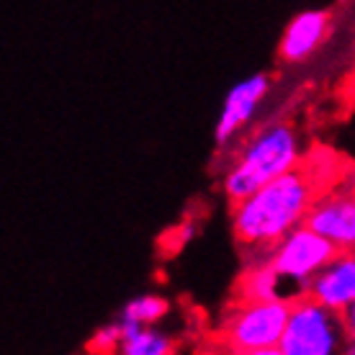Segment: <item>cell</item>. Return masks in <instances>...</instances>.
Returning a JSON list of instances; mask_svg holds the SVG:
<instances>
[{
  "label": "cell",
  "mask_w": 355,
  "mask_h": 355,
  "mask_svg": "<svg viewBox=\"0 0 355 355\" xmlns=\"http://www.w3.org/2000/svg\"><path fill=\"white\" fill-rule=\"evenodd\" d=\"M327 168V162L320 165L309 155L302 165L232 204V232L245 252H266L291 230L306 224L317 196L332 186Z\"/></svg>",
  "instance_id": "cell-1"
},
{
  "label": "cell",
  "mask_w": 355,
  "mask_h": 355,
  "mask_svg": "<svg viewBox=\"0 0 355 355\" xmlns=\"http://www.w3.org/2000/svg\"><path fill=\"white\" fill-rule=\"evenodd\" d=\"M343 314L322 306L309 293L296 296L291 304L288 324L281 338L284 355H343L347 345Z\"/></svg>",
  "instance_id": "cell-4"
},
{
  "label": "cell",
  "mask_w": 355,
  "mask_h": 355,
  "mask_svg": "<svg viewBox=\"0 0 355 355\" xmlns=\"http://www.w3.org/2000/svg\"><path fill=\"white\" fill-rule=\"evenodd\" d=\"M329 31L327 10H302L286 24L284 34L278 39V57L288 64L304 62L317 52Z\"/></svg>",
  "instance_id": "cell-9"
},
{
  "label": "cell",
  "mask_w": 355,
  "mask_h": 355,
  "mask_svg": "<svg viewBox=\"0 0 355 355\" xmlns=\"http://www.w3.org/2000/svg\"><path fill=\"white\" fill-rule=\"evenodd\" d=\"M343 355H355V340L353 338L347 340V345H345V350H343Z\"/></svg>",
  "instance_id": "cell-17"
},
{
  "label": "cell",
  "mask_w": 355,
  "mask_h": 355,
  "mask_svg": "<svg viewBox=\"0 0 355 355\" xmlns=\"http://www.w3.org/2000/svg\"><path fill=\"white\" fill-rule=\"evenodd\" d=\"M124 343V324L116 317L114 322H106L90 335L88 350L93 355H119V347Z\"/></svg>",
  "instance_id": "cell-13"
},
{
  "label": "cell",
  "mask_w": 355,
  "mask_h": 355,
  "mask_svg": "<svg viewBox=\"0 0 355 355\" xmlns=\"http://www.w3.org/2000/svg\"><path fill=\"white\" fill-rule=\"evenodd\" d=\"M338 252L340 250L327 237H322L309 224H302L288 232L284 240L275 242L273 248L268 250V258L281 275L288 299H296L309 291L314 275Z\"/></svg>",
  "instance_id": "cell-5"
},
{
  "label": "cell",
  "mask_w": 355,
  "mask_h": 355,
  "mask_svg": "<svg viewBox=\"0 0 355 355\" xmlns=\"http://www.w3.org/2000/svg\"><path fill=\"white\" fill-rule=\"evenodd\" d=\"M119 355H175V343L165 329L155 327H126Z\"/></svg>",
  "instance_id": "cell-11"
},
{
  "label": "cell",
  "mask_w": 355,
  "mask_h": 355,
  "mask_svg": "<svg viewBox=\"0 0 355 355\" xmlns=\"http://www.w3.org/2000/svg\"><path fill=\"white\" fill-rule=\"evenodd\" d=\"M293 299L250 302L240 299L222 322V345L230 355H245L255 350L278 347L288 324Z\"/></svg>",
  "instance_id": "cell-3"
},
{
  "label": "cell",
  "mask_w": 355,
  "mask_h": 355,
  "mask_svg": "<svg viewBox=\"0 0 355 355\" xmlns=\"http://www.w3.org/2000/svg\"><path fill=\"white\" fill-rule=\"evenodd\" d=\"M245 355H284L281 347H268V350H255V353H245Z\"/></svg>",
  "instance_id": "cell-16"
},
{
  "label": "cell",
  "mask_w": 355,
  "mask_h": 355,
  "mask_svg": "<svg viewBox=\"0 0 355 355\" xmlns=\"http://www.w3.org/2000/svg\"><path fill=\"white\" fill-rule=\"evenodd\" d=\"M170 311V302L160 293H142L134 296L124 304V309L119 314L121 324L126 327H155L160 324Z\"/></svg>",
  "instance_id": "cell-12"
},
{
  "label": "cell",
  "mask_w": 355,
  "mask_h": 355,
  "mask_svg": "<svg viewBox=\"0 0 355 355\" xmlns=\"http://www.w3.org/2000/svg\"><path fill=\"white\" fill-rule=\"evenodd\" d=\"M306 224L327 237L340 252H355V180H340L322 191Z\"/></svg>",
  "instance_id": "cell-6"
},
{
  "label": "cell",
  "mask_w": 355,
  "mask_h": 355,
  "mask_svg": "<svg viewBox=\"0 0 355 355\" xmlns=\"http://www.w3.org/2000/svg\"><path fill=\"white\" fill-rule=\"evenodd\" d=\"M193 234H196V230H193V224H178L175 230H173V242H168L170 248L173 250H180L183 245H188V242L193 240Z\"/></svg>",
  "instance_id": "cell-14"
},
{
  "label": "cell",
  "mask_w": 355,
  "mask_h": 355,
  "mask_svg": "<svg viewBox=\"0 0 355 355\" xmlns=\"http://www.w3.org/2000/svg\"><path fill=\"white\" fill-rule=\"evenodd\" d=\"M343 322H345V329H347V338L355 340V304L350 309L343 311Z\"/></svg>",
  "instance_id": "cell-15"
},
{
  "label": "cell",
  "mask_w": 355,
  "mask_h": 355,
  "mask_svg": "<svg viewBox=\"0 0 355 355\" xmlns=\"http://www.w3.org/2000/svg\"><path fill=\"white\" fill-rule=\"evenodd\" d=\"M268 90H270V78L266 72H255L234 83L222 101V111L214 126V142L219 147L234 142L242 129L255 119L258 108L268 98Z\"/></svg>",
  "instance_id": "cell-7"
},
{
  "label": "cell",
  "mask_w": 355,
  "mask_h": 355,
  "mask_svg": "<svg viewBox=\"0 0 355 355\" xmlns=\"http://www.w3.org/2000/svg\"><path fill=\"white\" fill-rule=\"evenodd\" d=\"M302 139L293 124L270 121L237 150L222 175V191L232 204H237L278 175L302 165Z\"/></svg>",
  "instance_id": "cell-2"
},
{
  "label": "cell",
  "mask_w": 355,
  "mask_h": 355,
  "mask_svg": "<svg viewBox=\"0 0 355 355\" xmlns=\"http://www.w3.org/2000/svg\"><path fill=\"white\" fill-rule=\"evenodd\" d=\"M306 293L338 314L350 309L355 304V252H338L314 275Z\"/></svg>",
  "instance_id": "cell-8"
},
{
  "label": "cell",
  "mask_w": 355,
  "mask_h": 355,
  "mask_svg": "<svg viewBox=\"0 0 355 355\" xmlns=\"http://www.w3.org/2000/svg\"><path fill=\"white\" fill-rule=\"evenodd\" d=\"M237 293H240V299H250V302L288 299L281 275L268 258V250L266 252H248V266L240 278Z\"/></svg>",
  "instance_id": "cell-10"
}]
</instances>
